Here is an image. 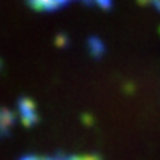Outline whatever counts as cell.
Segmentation results:
<instances>
[{"label":"cell","mask_w":160,"mask_h":160,"mask_svg":"<svg viewBox=\"0 0 160 160\" xmlns=\"http://www.w3.org/2000/svg\"><path fill=\"white\" fill-rule=\"evenodd\" d=\"M18 113H19V119L25 128H33L40 122V116L36 107V102L28 97H19L18 98Z\"/></svg>","instance_id":"6da1fadb"},{"label":"cell","mask_w":160,"mask_h":160,"mask_svg":"<svg viewBox=\"0 0 160 160\" xmlns=\"http://www.w3.org/2000/svg\"><path fill=\"white\" fill-rule=\"evenodd\" d=\"M73 0H27V5L37 12H53L65 8Z\"/></svg>","instance_id":"7a4b0ae2"},{"label":"cell","mask_w":160,"mask_h":160,"mask_svg":"<svg viewBox=\"0 0 160 160\" xmlns=\"http://www.w3.org/2000/svg\"><path fill=\"white\" fill-rule=\"evenodd\" d=\"M17 120L18 117L13 111L0 107V139L9 137L12 128L17 125Z\"/></svg>","instance_id":"3957f363"},{"label":"cell","mask_w":160,"mask_h":160,"mask_svg":"<svg viewBox=\"0 0 160 160\" xmlns=\"http://www.w3.org/2000/svg\"><path fill=\"white\" fill-rule=\"evenodd\" d=\"M86 48H88V53L91 55L93 59L99 61L104 57V53L107 52V46L102 40L97 37V36H91L88 42H86Z\"/></svg>","instance_id":"277c9868"},{"label":"cell","mask_w":160,"mask_h":160,"mask_svg":"<svg viewBox=\"0 0 160 160\" xmlns=\"http://www.w3.org/2000/svg\"><path fill=\"white\" fill-rule=\"evenodd\" d=\"M86 6H97L99 9H111L113 8V0H80Z\"/></svg>","instance_id":"5b68a950"},{"label":"cell","mask_w":160,"mask_h":160,"mask_svg":"<svg viewBox=\"0 0 160 160\" xmlns=\"http://www.w3.org/2000/svg\"><path fill=\"white\" fill-rule=\"evenodd\" d=\"M43 160H73V154H65L64 151H57L52 156H45Z\"/></svg>","instance_id":"8992f818"},{"label":"cell","mask_w":160,"mask_h":160,"mask_svg":"<svg viewBox=\"0 0 160 160\" xmlns=\"http://www.w3.org/2000/svg\"><path fill=\"white\" fill-rule=\"evenodd\" d=\"M73 160H102V157L98 154V153L82 154V156H74V154H73Z\"/></svg>","instance_id":"52a82bcc"},{"label":"cell","mask_w":160,"mask_h":160,"mask_svg":"<svg viewBox=\"0 0 160 160\" xmlns=\"http://www.w3.org/2000/svg\"><path fill=\"white\" fill-rule=\"evenodd\" d=\"M55 43H57L58 46H61V48H65V46H68V39H67V36L59 34V36H57Z\"/></svg>","instance_id":"ba28073f"},{"label":"cell","mask_w":160,"mask_h":160,"mask_svg":"<svg viewBox=\"0 0 160 160\" xmlns=\"http://www.w3.org/2000/svg\"><path fill=\"white\" fill-rule=\"evenodd\" d=\"M18 160H43V157L36 156V154H25V156H22V157H19Z\"/></svg>","instance_id":"9c48e42d"},{"label":"cell","mask_w":160,"mask_h":160,"mask_svg":"<svg viewBox=\"0 0 160 160\" xmlns=\"http://www.w3.org/2000/svg\"><path fill=\"white\" fill-rule=\"evenodd\" d=\"M3 68V61H2V59H0V70Z\"/></svg>","instance_id":"30bf717a"}]
</instances>
